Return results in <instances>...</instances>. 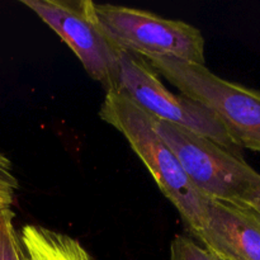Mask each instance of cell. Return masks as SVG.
Segmentation results:
<instances>
[{
  "instance_id": "obj_10",
  "label": "cell",
  "mask_w": 260,
  "mask_h": 260,
  "mask_svg": "<svg viewBox=\"0 0 260 260\" xmlns=\"http://www.w3.org/2000/svg\"><path fill=\"white\" fill-rule=\"evenodd\" d=\"M169 260H216V258L192 236L179 234L170 244Z\"/></svg>"
},
{
  "instance_id": "obj_8",
  "label": "cell",
  "mask_w": 260,
  "mask_h": 260,
  "mask_svg": "<svg viewBox=\"0 0 260 260\" xmlns=\"http://www.w3.org/2000/svg\"><path fill=\"white\" fill-rule=\"evenodd\" d=\"M20 238L28 260H94L76 239L45 226H23Z\"/></svg>"
},
{
  "instance_id": "obj_7",
  "label": "cell",
  "mask_w": 260,
  "mask_h": 260,
  "mask_svg": "<svg viewBox=\"0 0 260 260\" xmlns=\"http://www.w3.org/2000/svg\"><path fill=\"white\" fill-rule=\"evenodd\" d=\"M196 241L221 260H260V217L246 206L208 200Z\"/></svg>"
},
{
  "instance_id": "obj_13",
  "label": "cell",
  "mask_w": 260,
  "mask_h": 260,
  "mask_svg": "<svg viewBox=\"0 0 260 260\" xmlns=\"http://www.w3.org/2000/svg\"><path fill=\"white\" fill-rule=\"evenodd\" d=\"M0 174L3 175H14L13 172V165L9 157L5 156L2 151H0Z\"/></svg>"
},
{
  "instance_id": "obj_6",
  "label": "cell",
  "mask_w": 260,
  "mask_h": 260,
  "mask_svg": "<svg viewBox=\"0 0 260 260\" xmlns=\"http://www.w3.org/2000/svg\"><path fill=\"white\" fill-rule=\"evenodd\" d=\"M42 19L106 91L116 90L121 51L96 19L91 0H20Z\"/></svg>"
},
{
  "instance_id": "obj_14",
  "label": "cell",
  "mask_w": 260,
  "mask_h": 260,
  "mask_svg": "<svg viewBox=\"0 0 260 260\" xmlns=\"http://www.w3.org/2000/svg\"><path fill=\"white\" fill-rule=\"evenodd\" d=\"M216 260H221V259H217V258H216Z\"/></svg>"
},
{
  "instance_id": "obj_9",
  "label": "cell",
  "mask_w": 260,
  "mask_h": 260,
  "mask_svg": "<svg viewBox=\"0 0 260 260\" xmlns=\"http://www.w3.org/2000/svg\"><path fill=\"white\" fill-rule=\"evenodd\" d=\"M12 208L0 210V260H28Z\"/></svg>"
},
{
  "instance_id": "obj_11",
  "label": "cell",
  "mask_w": 260,
  "mask_h": 260,
  "mask_svg": "<svg viewBox=\"0 0 260 260\" xmlns=\"http://www.w3.org/2000/svg\"><path fill=\"white\" fill-rule=\"evenodd\" d=\"M18 187L19 184L15 175L0 174V210L12 207Z\"/></svg>"
},
{
  "instance_id": "obj_5",
  "label": "cell",
  "mask_w": 260,
  "mask_h": 260,
  "mask_svg": "<svg viewBox=\"0 0 260 260\" xmlns=\"http://www.w3.org/2000/svg\"><path fill=\"white\" fill-rule=\"evenodd\" d=\"M116 90L155 119L189 129L240 154V149L233 144L215 114L188 96L170 91L149 61L141 56L121 51Z\"/></svg>"
},
{
  "instance_id": "obj_1",
  "label": "cell",
  "mask_w": 260,
  "mask_h": 260,
  "mask_svg": "<svg viewBox=\"0 0 260 260\" xmlns=\"http://www.w3.org/2000/svg\"><path fill=\"white\" fill-rule=\"evenodd\" d=\"M99 117L123 135L162 194L177 208L190 235L200 231L208 200L193 187L173 150L157 134L154 117L117 90L106 91Z\"/></svg>"
},
{
  "instance_id": "obj_2",
  "label": "cell",
  "mask_w": 260,
  "mask_h": 260,
  "mask_svg": "<svg viewBox=\"0 0 260 260\" xmlns=\"http://www.w3.org/2000/svg\"><path fill=\"white\" fill-rule=\"evenodd\" d=\"M180 94L215 114L238 149L260 152V91L220 78L205 65L170 57L147 60Z\"/></svg>"
},
{
  "instance_id": "obj_12",
  "label": "cell",
  "mask_w": 260,
  "mask_h": 260,
  "mask_svg": "<svg viewBox=\"0 0 260 260\" xmlns=\"http://www.w3.org/2000/svg\"><path fill=\"white\" fill-rule=\"evenodd\" d=\"M239 203L250 208L260 217V180L243 196Z\"/></svg>"
},
{
  "instance_id": "obj_3",
  "label": "cell",
  "mask_w": 260,
  "mask_h": 260,
  "mask_svg": "<svg viewBox=\"0 0 260 260\" xmlns=\"http://www.w3.org/2000/svg\"><path fill=\"white\" fill-rule=\"evenodd\" d=\"M104 33L119 51L145 60L170 57L205 65V37L194 25L129 7L94 3Z\"/></svg>"
},
{
  "instance_id": "obj_4",
  "label": "cell",
  "mask_w": 260,
  "mask_h": 260,
  "mask_svg": "<svg viewBox=\"0 0 260 260\" xmlns=\"http://www.w3.org/2000/svg\"><path fill=\"white\" fill-rule=\"evenodd\" d=\"M155 128L173 150L193 187L207 200L239 203L260 180L259 173L239 152L169 122L155 119Z\"/></svg>"
}]
</instances>
